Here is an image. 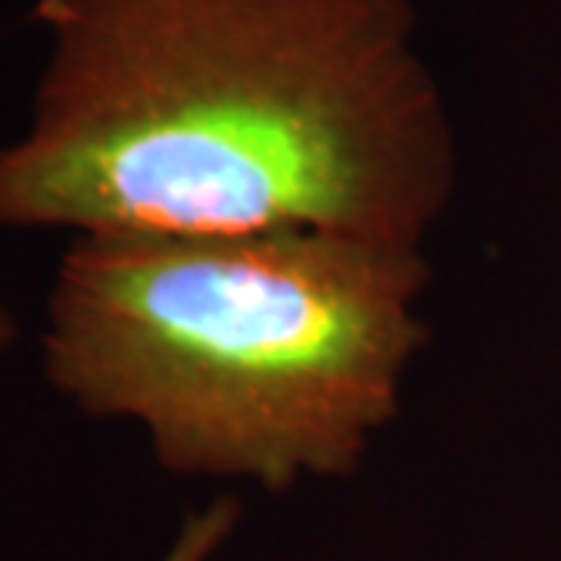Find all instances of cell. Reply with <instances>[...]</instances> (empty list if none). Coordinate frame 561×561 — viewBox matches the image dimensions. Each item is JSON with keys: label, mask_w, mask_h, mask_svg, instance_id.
<instances>
[{"label": "cell", "mask_w": 561, "mask_h": 561, "mask_svg": "<svg viewBox=\"0 0 561 561\" xmlns=\"http://www.w3.org/2000/svg\"><path fill=\"white\" fill-rule=\"evenodd\" d=\"M0 225L424 247L456 184L405 0H41Z\"/></svg>", "instance_id": "1"}, {"label": "cell", "mask_w": 561, "mask_h": 561, "mask_svg": "<svg viewBox=\"0 0 561 561\" xmlns=\"http://www.w3.org/2000/svg\"><path fill=\"white\" fill-rule=\"evenodd\" d=\"M10 341H13V319H10V312L3 309V302H0V350Z\"/></svg>", "instance_id": "3"}, {"label": "cell", "mask_w": 561, "mask_h": 561, "mask_svg": "<svg viewBox=\"0 0 561 561\" xmlns=\"http://www.w3.org/2000/svg\"><path fill=\"white\" fill-rule=\"evenodd\" d=\"M419 247L331 231L81 234L47 302V378L125 415L175 474L343 478L424 343Z\"/></svg>", "instance_id": "2"}]
</instances>
